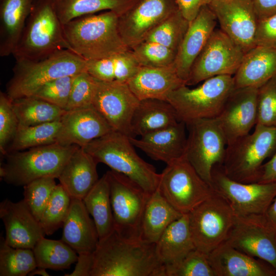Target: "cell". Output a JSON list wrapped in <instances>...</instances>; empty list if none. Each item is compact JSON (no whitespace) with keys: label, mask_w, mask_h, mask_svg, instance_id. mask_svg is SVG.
<instances>
[{"label":"cell","mask_w":276,"mask_h":276,"mask_svg":"<svg viewBox=\"0 0 276 276\" xmlns=\"http://www.w3.org/2000/svg\"><path fill=\"white\" fill-rule=\"evenodd\" d=\"M90 276H165L155 244L123 238L114 231L99 240Z\"/></svg>","instance_id":"obj_1"},{"label":"cell","mask_w":276,"mask_h":276,"mask_svg":"<svg viewBox=\"0 0 276 276\" xmlns=\"http://www.w3.org/2000/svg\"><path fill=\"white\" fill-rule=\"evenodd\" d=\"M118 17L116 12L106 11L78 17L63 25L71 50L88 61L129 50L120 33Z\"/></svg>","instance_id":"obj_2"},{"label":"cell","mask_w":276,"mask_h":276,"mask_svg":"<svg viewBox=\"0 0 276 276\" xmlns=\"http://www.w3.org/2000/svg\"><path fill=\"white\" fill-rule=\"evenodd\" d=\"M98 163L121 173L151 195L158 188L160 174L136 152L129 137L112 131L82 148Z\"/></svg>","instance_id":"obj_3"},{"label":"cell","mask_w":276,"mask_h":276,"mask_svg":"<svg viewBox=\"0 0 276 276\" xmlns=\"http://www.w3.org/2000/svg\"><path fill=\"white\" fill-rule=\"evenodd\" d=\"M87 61L69 50L39 60L16 61L6 93L12 100L32 96L45 83L87 71Z\"/></svg>","instance_id":"obj_4"},{"label":"cell","mask_w":276,"mask_h":276,"mask_svg":"<svg viewBox=\"0 0 276 276\" xmlns=\"http://www.w3.org/2000/svg\"><path fill=\"white\" fill-rule=\"evenodd\" d=\"M63 50L71 48L52 0H35L12 55L16 61H36Z\"/></svg>","instance_id":"obj_5"},{"label":"cell","mask_w":276,"mask_h":276,"mask_svg":"<svg viewBox=\"0 0 276 276\" xmlns=\"http://www.w3.org/2000/svg\"><path fill=\"white\" fill-rule=\"evenodd\" d=\"M79 147L55 143L36 147L27 151L5 154L1 166L0 176L6 183L24 186L41 177L58 178L66 163Z\"/></svg>","instance_id":"obj_6"},{"label":"cell","mask_w":276,"mask_h":276,"mask_svg":"<svg viewBox=\"0 0 276 276\" xmlns=\"http://www.w3.org/2000/svg\"><path fill=\"white\" fill-rule=\"evenodd\" d=\"M276 151V127L256 125L251 133L227 145L222 164L225 174L243 183L256 182L266 159Z\"/></svg>","instance_id":"obj_7"},{"label":"cell","mask_w":276,"mask_h":276,"mask_svg":"<svg viewBox=\"0 0 276 276\" xmlns=\"http://www.w3.org/2000/svg\"><path fill=\"white\" fill-rule=\"evenodd\" d=\"M203 82L194 88L182 85L168 97L167 101L174 108L179 121L187 124L198 119L217 118L235 88L232 76H217Z\"/></svg>","instance_id":"obj_8"},{"label":"cell","mask_w":276,"mask_h":276,"mask_svg":"<svg viewBox=\"0 0 276 276\" xmlns=\"http://www.w3.org/2000/svg\"><path fill=\"white\" fill-rule=\"evenodd\" d=\"M188 214L195 247L208 255L226 240L236 217L227 201L215 191Z\"/></svg>","instance_id":"obj_9"},{"label":"cell","mask_w":276,"mask_h":276,"mask_svg":"<svg viewBox=\"0 0 276 276\" xmlns=\"http://www.w3.org/2000/svg\"><path fill=\"white\" fill-rule=\"evenodd\" d=\"M164 198L182 214L189 213L214 192L185 155L167 164L158 187Z\"/></svg>","instance_id":"obj_10"},{"label":"cell","mask_w":276,"mask_h":276,"mask_svg":"<svg viewBox=\"0 0 276 276\" xmlns=\"http://www.w3.org/2000/svg\"><path fill=\"white\" fill-rule=\"evenodd\" d=\"M106 173L109 184L114 231L123 238L140 240L142 218L151 195L121 173L112 170Z\"/></svg>","instance_id":"obj_11"},{"label":"cell","mask_w":276,"mask_h":276,"mask_svg":"<svg viewBox=\"0 0 276 276\" xmlns=\"http://www.w3.org/2000/svg\"><path fill=\"white\" fill-rule=\"evenodd\" d=\"M186 125L188 134L185 155L211 185L213 167L221 165L224 158L227 143L224 133L216 118L198 119Z\"/></svg>","instance_id":"obj_12"},{"label":"cell","mask_w":276,"mask_h":276,"mask_svg":"<svg viewBox=\"0 0 276 276\" xmlns=\"http://www.w3.org/2000/svg\"><path fill=\"white\" fill-rule=\"evenodd\" d=\"M245 53L221 29H215L194 61L186 85H193L220 75L233 76Z\"/></svg>","instance_id":"obj_13"},{"label":"cell","mask_w":276,"mask_h":276,"mask_svg":"<svg viewBox=\"0 0 276 276\" xmlns=\"http://www.w3.org/2000/svg\"><path fill=\"white\" fill-rule=\"evenodd\" d=\"M211 185L237 215L265 214L276 196V182H238L227 177L219 164L213 168Z\"/></svg>","instance_id":"obj_14"},{"label":"cell","mask_w":276,"mask_h":276,"mask_svg":"<svg viewBox=\"0 0 276 276\" xmlns=\"http://www.w3.org/2000/svg\"><path fill=\"white\" fill-rule=\"evenodd\" d=\"M225 242L248 255L265 261L276 271V229L265 214L236 215Z\"/></svg>","instance_id":"obj_15"},{"label":"cell","mask_w":276,"mask_h":276,"mask_svg":"<svg viewBox=\"0 0 276 276\" xmlns=\"http://www.w3.org/2000/svg\"><path fill=\"white\" fill-rule=\"evenodd\" d=\"M96 80L92 106L113 131L133 137L131 120L140 100L127 83Z\"/></svg>","instance_id":"obj_16"},{"label":"cell","mask_w":276,"mask_h":276,"mask_svg":"<svg viewBox=\"0 0 276 276\" xmlns=\"http://www.w3.org/2000/svg\"><path fill=\"white\" fill-rule=\"evenodd\" d=\"M178 9L176 0H134L119 15L123 40L131 49Z\"/></svg>","instance_id":"obj_17"},{"label":"cell","mask_w":276,"mask_h":276,"mask_svg":"<svg viewBox=\"0 0 276 276\" xmlns=\"http://www.w3.org/2000/svg\"><path fill=\"white\" fill-rule=\"evenodd\" d=\"M208 6L221 30L245 53L255 47L258 20L251 0H212Z\"/></svg>","instance_id":"obj_18"},{"label":"cell","mask_w":276,"mask_h":276,"mask_svg":"<svg viewBox=\"0 0 276 276\" xmlns=\"http://www.w3.org/2000/svg\"><path fill=\"white\" fill-rule=\"evenodd\" d=\"M258 88H235L216 118L227 145L248 134L257 123V97Z\"/></svg>","instance_id":"obj_19"},{"label":"cell","mask_w":276,"mask_h":276,"mask_svg":"<svg viewBox=\"0 0 276 276\" xmlns=\"http://www.w3.org/2000/svg\"><path fill=\"white\" fill-rule=\"evenodd\" d=\"M56 143L84 147L93 141L113 131L92 106L66 110L61 119Z\"/></svg>","instance_id":"obj_20"},{"label":"cell","mask_w":276,"mask_h":276,"mask_svg":"<svg viewBox=\"0 0 276 276\" xmlns=\"http://www.w3.org/2000/svg\"><path fill=\"white\" fill-rule=\"evenodd\" d=\"M0 218L5 228V242L12 247L33 249L45 235L24 199L17 202L7 198L3 200Z\"/></svg>","instance_id":"obj_21"},{"label":"cell","mask_w":276,"mask_h":276,"mask_svg":"<svg viewBox=\"0 0 276 276\" xmlns=\"http://www.w3.org/2000/svg\"><path fill=\"white\" fill-rule=\"evenodd\" d=\"M217 18L208 5L190 22L174 64L179 77L186 82L192 66L215 29Z\"/></svg>","instance_id":"obj_22"},{"label":"cell","mask_w":276,"mask_h":276,"mask_svg":"<svg viewBox=\"0 0 276 276\" xmlns=\"http://www.w3.org/2000/svg\"><path fill=\"white\" fill-rule=\"evenodd\" d=\"M182 122L140 136L129 137L134 147L155 160L167 165L185 155L187 135Z\"/></svg>","instance_id":"obj_23"},{"label":"cell","mask_w":276,"mask_h":276,"mask_svg":"<svg viewBox=\"0 0 276 276\" xmlns=\"http://www.w3.org/2000/svg\"><path fill=\"white\" fill-rule=\"evenodd\" d=\"M215 276H276L268 263L224 242L208 254Z\"/></svg>","instance_id":"obj_24"},{"label":"cell","mask_w":276,"mask_h":276,"mask_svg":"<svg viewBox=\"0 0 276 276\" xmlns=\"http://www.w3.org/2000/svg\"><path fill=\"white\" fill-rule=\"evenodd\" d=\"M127 83L140 101L148 99L167 101L173 91L186 85L174 65L163 67L141 66Z\"/></svg>","instance_id":"obj_25"},{"label":"cell","mask_w":276,"mask_h":276,"mask_svg":"<svg viewBox=\"0 0 276 276\" xmlns=\"http://www.w3.org/2000/svg\"><path fill=\"white\" fill-rule=\"evenodd\" d=\"M90 216L82 200L72 199L61 240L78 255L93 253L99 242L97 229Z\"/></svg>","instance_id":"obj_26"},{"label":"cell","mask_w":276,"mask_h":276,"mask_svg":"<svg viewBox=\"0 0 276 276\" xmlns=\"http://www.w3.org/2000/svg\"><path fill=\"white\" fill-rule=\"evenodd\" d=\"M98 164L80 147L71 155L57 179L72 199L83 200L96 185Z\"/></svg>","instance_id":"obj_27"},{"label":"cell","mask_w":276,"mask_h":276,"mask_svg":"<svg viewBox=\"0 0 276 276\" xmlns=\"http://www.w3.org/2000/svg\"><path fill=\"white\" fill-rule=\"evenodd\" d=\"M275 76L276 49L255 46L245 53L233 77L235 88H259Z\"/></svg>","instance_id":"obj_28"},{"label":"cell","mask_w":276,"mask_h":276,"mask_svg":"<svg viewBox=\"0 0 276 276\" xmlns=\"http://www.w3.org/2000/svg\"><path fill=\"white\" fill-rule=\"evenodd\" d=\"M35 0H1L0 56L12 55L21 36Z\"/></svg>","instance_id":"obj_29"},{"label":"cell","mask_w":276,"mask_h":276,"mask_svg":"<svg viewBox=\"0 0 276 276\" xmlns=\"http://www.w3.org/2000/svg\"><path fill=\"white\" fill-rule=\"evenodd\" d=\"M176 111L166 100L148 99L140 101L131 120L133 137L141 136L177 124Z\"/></svg>","instance_id":"obj_30"},{"label":"cell","mask_w":276,"mask_h":276,"mask_svg":"<svg viewBox=\"0 0 276 276\" xmlns=\"http://www.w3.org/2000/svg\"><path fill=\"white\" fill-rule=\"evenodd\" d=\"M183 214L174 208L158 188L151 194L142 218L140 239L155 244L166 228Z\"/></svg>","instance_id":"obj_31"},{"label":"cell","mask_w":276,"mask_h":276,"mask_svg":"<svg viewBox=\"0 0 276 276\" xmlns=\"http://www.w3.org/2000/svg\"><path fill=\"white\" fill-rule=\"evenodd\" d=\"M195 248L188 214L172 222L155 243L156 255L164 265L179 261Z\"/></svg>","instance_id":"obj_32"},{"label":"cell","mask_w":276,"mask_h":276,"mask_svg":"<svg viewBox=\"0 0 276 276\" xmlns=\"http://www.w3.org/2000/svg\"><path fill=\"white\" fill-rule=\"evenodd\" d=\"M96 226L99 240L114 231L110 188L106 173L82 200Z\"/></svg>","instance_id":"obj_33"},{"label":"cell","mask_w":276,"mask_h":276,"mask_svg":"<svg viewBox=\"0 0 276 276\" xmlns=\"http://www.w3.org/2000/svg\"><path fill=\"white\" fill-rule=\"evenodd\" d=\"M140 67L129 49L109 57L88 61L87 72L100 81L127 83Z\"/></svg>","instance_id":"obj_34"},{"label":"cell","mask_w":276,"mask_h":276,"mask_svg":"<svg viewBox=\"0 0 276 276\" xmlns=\"http://www.w3.org/2000/svg\"><path fill=\"white\" fill-rule=\"evenodd\" d=\"M134 0H52L54 10L64 25L85 15L107 10L119 15L123 13Z\"/></svg>","instance_id":"obj_35"},{"label":"cell","mask_w":276,"mask_h":276,"mask_svg":"<svg viewBox=\"0 0 276 276\" xmlns=\"http://www.w3.org/2000/svg\"><path fill=\"white\" fill-rule=\"evenodd\" d=\"M12 106L20 126L60 120L66 111L34 96L13 100Z\"/></svg>","instance_id":"obj_36"},{"label":"cell","mask_w":276,"mask_h":276,"mask_svg":"<svg viewBox=\"0 0 276 276\" xmlns=\"http://www.w3.org/2000/svg\"><path fill=\"white\" fill-rule=\"evenodd\" d=\"M37 267L55 270L68 269L76 262L78 255L61 240L40 239L33 249Z\"/></svg>","instance_id":"obj_37"},{"label":"cell","mask_w":276,"mask_h":276,"mask_svg":"<svg viewBox=\"0 0 276 276\" xmlns=\"http://www.w3.org/2000/svg\"><path fill=\"white\" fill-rule=\"evenodd\" d=\"M60 120L34 126H18L7 153L56 143L61 127Z\"/></svg>","instance_id":"obj_38"},{"label":"cell","mask_w":276,"mask_h":276,"mask_svg":"<svg viewBox=\"0 0 276 276\" xmlns=\"http://www.w3.org/2000/svg\"><path fill=\"white\" fill-rule=\"evenodd\" d=\"M37 267L32 249L15 248L0 241V276H26Z\"/></svg>","instance_id":"obj_39"},{"label":"cell","mask_w":276,"mask_h":276,"mask_svg":"<svg viewBox=\"0 0 276 276\" xmlns=\"http://www.w3.org/2000/svg\"><path fill=\"white\" fill-rule=\"evenodd\" d=\"M190 22L178 9L156 27L144 41L158 43L177 52Z\"/></svg>","instance_id":"obj_40"},{"label":"cell","mask_w":276,"mask_h":276,"mask_svg":"<svg viewBox=\"0 0 276 276\" xmlns=\"http://www.w3.org/2000/svg\"><path fill=\"white\" fill-rule=\"evenodd\" d=\"M72 198L58 184L42 213L39 222L45 235H51L62 226L68 214Z\"/></svg>","instance_id":"obj_41"},{"label":"cell","mask_w":276,"mask_h":276,"mask_svg":"<svg viewBox=\"0 0 276 276\" xmlns=\"http://www.w3.org/2000/svg\"><path fill=\"white\" fill-rule=\"evenodd\" d=\"M142 67H163L174 65L177 52L158 43L143 41L130 49Z\"/></svg>","instance_id":"obj_42"},{"label":"cell","mask_w":276,"mask_h":276,"mask_svg":"<svg viewBox=\"0 0 276 276\" xmlns=\"http://www.w3.org/2000/svg\"><path fill=\"white\" fill-rule=\"evenodd\" d=\"M164 267L165 276H215L208 255L196 248L179 261Z\"/></svg>","instance_id":"obj_43"},{"label":"cell","mask_w":276,"mask_h":276,"mask_svg":"<svg viewBox=\"0 0 276 276\" xmlns=\"http://www.w3.org/2000/svg\"><path fill=\"white\" fill-rule=\"evenodd\" d=\"M55 179L51 176L43 177L24 186L23 199L38 221L57 185Z\"/></svg>","instance_id":"obj_44"},{"label":"cell","mask_w":276,"mask_h":276,"mask_svg":"<svg viewBox=\"0 0 276 276\" xmlns=\"http://www.w3.org/2000/svg\"><path fill=\"white\" fill-rule=\"evenodd\" d=\"M256 125L276 127V76L258 88Z\"/></svg>","instance_id":"obj_45"},{"label":"cell","mask_w":276,"mask_h":276,"mask_svg":"<svg viewBox=\"0 0 276 276\" xmlns=\"http://www.w3.org/2000/svg\"><path fill=\"white\" fill-rule=\"evenodd\" d=\"M97 80L87 71L73 76L72 85L66 110L92 105Z\"/></svg>","instance_id":"obj_46"},{"label":"cell","mask_w":276,"mask_h":276,"mask_svg":"<svg viewBox=\"0 0 276 276\" xmlns=\"http://www.w3.org/2000/svg\"><path fill=\"white\" fill-rule=\"evenodd\" d=\"M74 76H64L53 80L42 86L32 96L65 110Z\"/></svg>","instance_id":"obj_47"},{"label":"cell","mask_w":276,"mask_h":276,"mask_svg":"<svg viewBox=\"0 0 276 276\" xmlns=\"http://www.w3.org/2000/svg\"><path fill=\"white\" fill-rule=\"evenodd\" d=\"M18 127V121L12 106V100L7 94L0 93V150L4 155Z\"/></svg>","instance_id":"obj_48"},{"label":"cell","mask_w":276,"mask_h":276,"mask_svg":"<svg viewBox=\"0 0 276 276\" xmlns=\"http://www.w3.org/2000/svg\"><path fill=\"white\" fill-rule=\"evenodd\" d=\"M255 43V46L276 49V14L258 21Z\"/></svg>","instance_id":"obj_49"},{"label":"cell","mask_w":276,"mask_h":276,"mask_svg":"<svg viewBox=\"0 0 276 276\" xmlns=\"http://www.w3.org/2000/svg\"><path fill=\"white\" fill-rule=\"evenodd\" d=\"M211 0H176L178 9L183 16L189 21L193 20L201 9L208 5Z\"/></svg>","instance_id":"obj_50"},{"label":"cell","mask_w":276,"mask_h":276,"mask_svg":"<svg viewBox=\"0 0 276 276\" xmlns=\"http://www.w3.org/2000/svg\"><path fill=\"white\" fill-rule=\"evenodd\" d=\"M258 21L276 14V0H251Z\"/></svg>","instance_id":"obj_51"},{"label":"cell","mask_w":276,"mask_h":276,"mask_svg":"<svg viewBox=\"0 0 276 276\" xmlns=\"http://www.w3.org/2000/svg\"><path fill=\"white\" fill-rule=\"evenodd\" d=\"M256 182H276V151L270 159L261 166Z\"/></svg>","instance_id":"obj_52"},{"label":"cell","mask_w":276,"mask_h":276,"mask_svg":"<svg viewBox=\"0 0 276 276\" xmlns=\"http://www.w3.org/2000/svg\"><path fill=\"white\" fill-rule=\"evenodd\" d=\"M93 265V256L91 254L78 255L76 266L72 272L65 276H90Z\"/></svg>","instance_id":"obj_53"},{"label":"cell","mask_w":276,"mask_h":276,"mask_svg":"<svg viewBox=\"0 0 276 276\" xmlns=\"http://www.w3.org/2000/svg\"><path fill=\"white\" fill-rule=\"evenodd\" d=\"M265 215L270 223L276 229V196L269 206Z\"/></svg>","instance_id":"obj_54"},{"label":"cell","mask_w":276,"mask_h":276,"mask_svg":"<svg viewBox=\"0 0 276 276\" xmlns=\"http://www.w3.org/2000/svg\"><path fill=\"white\" fill-rule=\"evenodd\" d=\"M40 275L42 276H49V274L46 271V269L41 267H36L28 275Z\"/></svg>","instance_id":"obj_55"},{"label":"cell","mask_w":276,"mask_h":276,"mask_svg":"<svg viewBox=\"0 0 276 276\" xmlns=\"http://www.w3.org/2000/svg\"><path fill=\"white\" fill-rule=\"evenodd\" d=\"M211 1H212V0H211Z\"/></svg>","instance_id":"obj_56"}]
</instances>
